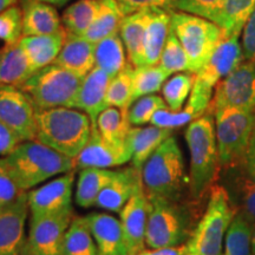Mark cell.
<instances>
[{"instance_id":"obj_1","label":"cell","mask_w":255,"mask_h":255,"mask_svg":"<svg viewBox=\"0 0 255 255\" xmlns=\"http://www.w3.org/2000/svg\"><path fill=\"white\" fill-rule=\"evenodd\" d=\"M186 141L190 154L188 188L191 200L201 201L214 186L220 168L214 113L205 115L188 124Z\"/></svg>"},{"instance_id":"obj_2","label":"cell","mask_w":255,"mask_h":255,"mask_svg":"<svg viewBox=\"0 0 255 255\" xmlns=\"http://www.w3.org/2000/svg\"><path fill=\"white\" fill-rule=\"evenodd\" d=\"M91 133L90 117L78 109L53 108L37 114V141L72 159L84 149Z\"/></svg>"},{"instance_id":"obj_3","label":"cell","mask_w":255,"mask_h":255,"mask_svg":"<svg viewBox=\"0 0 255 255\" xmlns=\"http://www.w3.org/2000/svg\"><path fill=\"white\" fill-rule=\"evenodd\" d=\"M4 158L14 181L23 191L56 175L75 170L72 158L53 150L37 139L21 142Z\"/></svg>"},{"instance_id":"obj_4","label":"cell","mask_w":255,"mask_h":255,"mask_svg":"<svg viewBox=\"0 0 255 255\" xmlns=\"http://www.w3.org/2000/svg\"><path fill=\"white\" fill-rule=\"evenodd\" d=\"M142 182L149 200L181 201L188 177L183 155L174 136L162 143L141 170Z\"/></svg>"},{"instance_id":"obj_5","label":"cell","mask_w":255,"mask_h":255,"mask_svg":"<svg viewBox=\"0 0 255 255\" xmlns=\"http://www.w3.org/2000/svg\"><path fill=\"white\" fill-rule=\"evenodd\" d=\"M150 201L145 245L150 250L187 245L193 234L194 216L182 201L155 199Z\"/></svg>"},{"instance_id":"obj_6","label":"cell","mask_w":255,"mask_h":255,"mask_svg":"<svg viewBox=\"0 0 255 255\" xmlns=\"http://www.w3.org/2000/svg\"><path fill=\"white\" fill-rule=\"evenodd\" d=\"M237 210L222 186H213L202 218L187 242L188 255H221L226 235Z\"/></svg>"},{"instance_id":"obj_7","label":"cell","mask_w":255,"mask_h":255,"mask_svg":"<svg viewBox=\"0 0 255 255\" xmlns=\"http://www.w3.org/2000/svg\"><path fill=\"white\" fill-rule=\"evenodd\" d=\"M83 78L51 64L34 72L19 87L26 94L37 111L53 108H73Z\"/></svg>"},{"instance_id":"obj_8","label":"cell","mask_w":255,"mask_h":255,"mask_svg":"<svg viewBox=\"0 0 255 255\" xmlns=\"http://www.w3.org/2000/svg\"><path fill=\"white\" fill-rule=\"evenodd\" d=\"M220 167H244L253 135L254 113L238 109L214 111Z\"/></svg>"},{"instance_id":"obj_9","label":"cell","mask_w":255,"mask_h":255,"mask_svg":"<svg viewBox=\"0 0 255 255\" xmlns=\"http://www.w3.org/2000/svg\"><path fill=\"white\" fill-rule=\"evenodd\" d=\"M171 30L187 52L193 73L205 65L220 41L226 38L214 21L182 11H171Z\"/></svg>"},{"instance_id":"obj_10","label":"cell","mask_w":255,"mask_h":255,"mask_svg":"<svg viewBox=\"0 0 255 255\" xmlns=\"http://www.w3.org/2000/svg\"><path fill=\"white\" fill-rule=\"evenodd\" d=\"M255 111V63L245 60L216 85L209 109Z\"/></svg>"},{"instance_id":"obj_11","label":"cell","mask_w":255,"mask_h":255,"mask_svg":"<svg viewBox=\"0 0 255 255\" xmlns=\"http://www.w3.org/2000/svg\"><path fill=\"white\" fill-rule=\"evenodd\" d=\"M38 111L30 97L13 85H0V122L12 130L21 142L37 137Z\"/></svg>"},{"instance_id":"obj_12","label":"cell","mask_w":255,"mask_h":255,"mask_svg":"<svg viewBox=\"0 0 255 255\" xmlns=\"http://www.w3.org/2000/svg\"><path fill=\"white\" fill-rule=\"evenodd\" d=\"M73 215L71 207L56 214L31 218L25 255H62L64 237Z\"/></svg>"},{"instance_id":"obj_13","label":"cell","mask_w":255,"mask_h":255,"mask_svg":"<svg viewBox=\"0 0 255 255\" xmlns=\"http://www.w3.org/2000/svg\"><path fill=\"white\" fill-rule=\"evenodd\" d=\"M30 212L27 193L23 191L11 205L0 209V255H25V223Z\"/></svg>"},{"instance_id":"obj_14","label":"cell","mask_w":255,"mask_h":255,"mask_svg":"<svg viewBox=\"0 0 255 255\" xmlns=\"http://www.w3.org/2000/svg\"><path fill=\"white\" fill-rule=\"evenodd\" d=\"M149 212L150 201L146 196L142 182L120 213V221L129 255H135L145 250V233Z\"/></svg>"},{"instance_id":"obj_15","label":"cell","mask_w":255,"mask_h":255,"mask_svg":"<svg viewBox=\"0 0 255 255\" xmlns=\"http://www.w3.org/2000/svg\"><path fill=\"white\" fill-rule=\"evenodd\" d=\"M75 171H69L38 189L27 193L31 218L56 214L71 208Z\"/></svg>"},{"instance_id":"obj_16","label":"cell","mask_w":255,"mask_h":255,"mask_svg":"<svg viewBox=\"0 0 255 255\" xmlns=\"http://www.w3.org/2000/svg\"><path fill=\"white\" fill-rule=\"evenodd\" d=\"M129 161H131V152L128 145H115L105 141L96 128H92L91 137L84 149L73 158L75 170L85 168L109 169L120 167Z\"/></svg>"},{"instance_id":"obj_17","label":"cell","mask_w":255,"mask_h":255,"mask_svg":"<svg viewBox=\"0 0 255 255\" xmlns=\"http://www.w3.org/2000/svg\"><path fill=\"white\" fill-rule=\"evenodd\" d=\"M244 62V52L239 37L225 38L213 51L212 56L195 76L209 87L216 85Z\"/></svg>"},{"instance_id":"obj_18","label":"cell","mask_w":255,"mask_h":255,"mask_svg":"<svg viewBox=\"0 0 255 255\" xmlns=\"http://www.w3.org/2000/svg\"><path fill=\"white\" fill-rule=\"evenodd\" d=\"M141 183V170L132 165L117 170L111 182L101 191L95 206L114 213H121Z\"/></svg>"},{"instance_id":"obj_19","label":"cell","mask_w":255,"mask_h":255,"mask_svg":"<svg viewBox=\"0 0 255 255\" xmlns=\"http://www.w3.org/2000/svg\"><path fill=\"white\" fill-rule=\"evenodd\" d=\"M100 255H129L120 220L105 213L85 216Z\"/></svg>"},{"instance_id":"obj_20","label":"cell","mask_w":255,"mask_h":255,"mask_svg":"<svg viewBox=\"0 0 255 255\" xmlns=\"http://www.w3.org/2000/svg\"><path fill=\"white\" fill-rule=\"evenodd\" d=\"M95 43L66 31L63 47L53 64L84 78L95 68Z\"/></svg>"},{"instance_id":"obj_21","label":"cell","mask_w":255,"mask_h":255,"mask_svg":"<svg viewBox=\"0 0 255 255\" xmlns=\"http://www.w3.org/2000/svg\"><path fill=\"white\" fill-rule=\"evenodd\" d=\"M111 78L113 77H110L107 72L96 66L83 78L75 109L83 111L90 117L92 128H96L97 117L107 108L105 97Z\"/></svg>"},{"instance_id":"obj_22","label":"cell","mask_w":255,"mask_h":255,"mask_svg":"<svg viewBox=\"0 0 255 255\" xmlns=\"http://www.w3.org/2000/svg\"><path fill=\"white\" fill-rule=\"evenodd\" d=\"M66 37V30L45 36L23 37L19 45L23 49L32 71L37 72L55 63L62 50Z\"/></svg>"},{"instance_id":"obj_23","label":"cell","mask_w":255,"mask_h":255,"mask_svg":"<svg viewBox=\"0 0 255 255\" xmlns=\"http://www.w3.org/2000/svg\"><path fill=\"white\" fill-rule=\"evenodd\" d=\"M170 28L171 11L161 8L149 9L143 43V65H157Z\"/></svg>"},{"instance_id":"obj_24","label":"cell","mask_w":255,"mask_h":255,"mask_svg":"<svg viewBox=\"0 0 255 255\" xmlns=\"http://www.w3.org/2000/svg\"><path fill=\"white\" fill-rule=\"evenodd\" d=\"M23 37L45 36L63 30L62 18L55 6L38 0L23 1Z\"/></svg>"},{"instance_id":"obj_25","label":"cell","mask_w":255,"mask_h":255,"mask_svg":"<svg viewBox=\"0 0 255 255\" xmlns=\"http://www.w3.org/2000/svg\"><path fill=\"white\" fill-rule=\"evenodd\" d=\"M173 130L155 126L132 127L127 137V145L131 152V165L142 170L143 165L165 139L173 136Z\"/></svg>"},{"instance_id":"obj_26","label":"cell","mask_w":255,"mask_h":255,"mask_svg":"<svg viewBox=\"0 0 255 255\" xmlns=\"http://www.w3.org/2000/svg\"><path fill=\"white\" fill-rule=\"evenodd\" d=\"M233 171L227 190L229 200L238 214L244 216L252 226L255 223V178L241 167L232 168Z\"/></svg>"},{"instance_id":"obj_27","label":"cell","mask_w":255,"mask_h":255,"mask_svg":"<svg viewBox=\"0 0 255 255\" xmlns=\"http://www.w3.org/2000/svg\"><path fill=\"white\" fill-rule=\"evenodd\" d=\"M149 9L124 15L120 24V36L127 51V57L133 68L143 65V43Z\"/></svg>"},{"instance_id":"obj_28","label":"cell","mask_w":255,"mask_h":255,"mask_svg":"<svg viewBox=\"0 0 255 255\" xmlns=\"http://www.w3.org/2000/svg\"><path fill=\"white\" fill-rule=\"evenodd\" d=\"M127 51L120 30L96 43L95 66L115 77L127 68Z\"/></svg>"},{"instance_id":"obj_29","label":"cell","mask_w":255,"mask_h":255,"mask_svg":"<svg viewBox=\"0 0 255 255\" xmlns=\"http://www.w3.org/2000/svg\"><path fill=\"white\" fill-rule=\"evenodd\" d=\"M117 170L102 168H85L78 175L76 187V203L83 208L96 205L101 191L111 182Z\"/></svg>"},{"instance_id":"obj_30","label":"cell","mask_w":255,"mask_h":255,"mask_svg":"<svg viewBox=\"0 0 255 255\" xmlns=\"http://www.w3.org/2000/svg\"><path fill=\"white\" fill-rule=\"evenodd\" d=\"M33 71L20 45L5 46L0 51V85L20 87Z\"/></svg>"},{"instance_id":"obj_31","label":"cell","mask_w":255,"mask_h":255,"mask_svg":"<svg viewBox=\"0 0 255 255\" xmlns=\"http://www.w3.org/2000/svg\"><path fill=\"white\" fill-rule=\"evenodd\" d=\"M129 109L108 107L96 121V129L105 141L115 145H126L127 137L131 129Z\"/></svg>"},{"instance_id":"obj_32","label":"cell","mask_w":255,"mask_h":255,"mask_svg":"<svg viewBox=\"0 0 255 255\" xmlns=\"http://www.w3.org/2000/svg\"><path fill=\"white\" fill-rule=\"evenodd\" d=\"M255 9V0H223L215 24L222 28L226 38L240 37L245 24Z\"/></svg>"},{"instance_id":"obj_33","label":"cell","mask_w":255,"mask_h":255,"mask_svg":"<svg viewBox=\"0 0 255 255\" xmlns=\"http://www.w3.org/2000/svg\"><path fill=\"white\" fill-rule=\"evenodd\" d=\"M123 17L116 0H100V6L94 23L83 34V37L95 44L98 43L120 30V24Z\"/></svg>"},{"instance_id":"obj_34","label":"cell","mask_w":255,"mask_h":255,"mask_svg":"<svg viewBox=\"0 0 255 255\" xmlns=\"http://www.w3.org/2000/svg\"><path fill=\"white\" fill-rule=\"evenodd\" d=\"M62 255H100L85 216L73 218L64 237Z\"/></svg>"},{"instance_id":"obj_35","label":"cell","mask_w":255,"mask_h":255,"mask_svg":"<svg viewBox=\"0 0 255 255\" xmlns=\"http://www.w3.org/2000/svg\"><path fill=\"white\" fill-rule=\"evenodd\" d=\"M100 0H77L64 11L63 27L70 33L83 36L94 23Z\"/></svg>"},{"instance_id":"obj_36","label":"cell","mask_w":255,"mask_h":255,"mask_svg":"<svg viewBox=\"0 0 255 255\" xmlns=\"http://www.w3.org/2000/svg\"><path fill=\"white\" fill-rule=\"evenodd\" d=\"M168 75L158 65H142L132 70V103L144 96L154 95L163 88Z\"/></svg>"},{"instance_id":"obj_37","label":"cell","mask_w":255,"mask_h":255,"mask_svg":"<svg viewBox=\"0 0 255 255\" xmlns=\"http://www.w3.org/2000/svg\"><path fill=\"white\" fill-rule=\"evenodd\" d=\"M221 255H253L252 225L238 213L228 228Z\"/></svg>"},{"instance_id":"obj_38","label":"cell","mask_w":255,"mask_h":255,"mask_svg":"<svg viewBox=\"0 0 255 255\" xmlns=\"http://www.w3.org/2000/svg\"><path fill=\"white\" fill-rule=\"evenodd\" d=\"M194 81H195V73L193 72L175 73L173 77L165 81L162 88V95L168 109L173 111L183 109L184 103L190 96Z\"/></svg>"},{"instance_id":"obj_39","label":"cell","mask_w":255,"mask_h":255,"mask_svg":"<svg viewBox=\"0 0 255 255\" xmlns=\"http://www.w3.org/2000/svg\"><path fill=\"white\" fill-rule=\"evenodd\" d=\"M132 70L131 64H128L127 68L119 75L111 78L108 87L105 105L115 107L119 109H129L132 104Z\"/></svg>"},{"instance_id":"obj_40","label":"cell","mask_w":255,"mask_h":255,"mask_svg":"<svg viewBox=\"0 0 255 255\" xmlns=\"http://www.w3.org/2000/svg\"><path fill=\"white\" fill-rule=\"evenodd\" d=\"M158 65L168 75H174L178 72H190V63L187 52L171 28L164 49L162 51Z\"/></svg>"},{"instance_id":"obj_41","label":"cell","mask_w":255,"mask_h":255,"mask_svg":"<svg viewBox=\"0 0 255 255\" xmlns=\"http://www.w3.org/2000/svg\"><path fill=\"white\" fill-rule=\"evenodd\" d=\"M23 38V9L11 6L0 13V40L5 46L17 45Z\"/></svg>"},{"instance_id":"obj_42","label":"cell","mask_w":255,"mask_h":255,"mask_svg":"<svg viewBox=\"0 0 255 255\" xmlns=\"http://www.w3.org/2000/svg\"><path fill=\"white\" fill-rule=\"evenodd\" d=\"M167 104L163 97L157 95H149L138 98L129 108V120L131 126L141 127L150 123L154 115L158 110L165 109Z\"/></svg>"},{"instance_id":"obj_43","label":"cell","mask_w":255,"mask_h":255,"mask_svg":"<svg viewBox=\"0 0 255 255\" xmlns=\"http://www.w3.org/2000/svg\"><path fill=\"white\" fill-rule=\"evenodd\" d=\"M223 0H177L176 8L215 21L221 11Z\"/></svg>"},{"instance_id":"obj_44","label":"cell","mask_w":255,"mask_h":255,"mask_svg":"<svg viewBox=\"0 0 255 255\" xmlns=\"http://www.w3.org/2000/svg\"><path fill=\"white\" fill-rule=\"evenodd\" d=\"M195 120V115L190 113L187 108H183V109L180 111H173L168 109V108H165V109L158 110L157 113L154 115L150 123L155 127L163 128V129H169L174 131L177 128L187 126V124L191 123Z\"/></svg>"},{"instance_id":"obj_45","label":"cell","mask_w":255,"mask_h":255,"mask_svg":"<svg viewBox=\"0 0 255 255\" xmlns=\"http://www.w3.org/2000/svg\"><path fill=\"white\" fill-rule=\"evenodd\" d=\"M23 193L12 176L5 158H0V209L11 205Z\"/></svg>"},{"instance_id":"obj_46","label":"cell","mask_w":255,"mask_h":255,"mask_svg":"<svg viewBox=\"0 0 255 255\" xmlns=\"http://www.w3.org/2000/svg\"><path fill=\"white\" fill-rule=\"evenodd\" d=\"M116 1L123 15L151 8L173 11V8H176L177 4V0H116Z\"/></svg>"},{"instance_id":"obj_47","label":"cell","mask_w":255,"mask_h":255,"mask_svg":"<svg viewBox=\"0 0 255 255\" xmlns=\"http://www.w3.org/2000/svg\"><path fill=\"white\" fill-rule=\"evenodd\" d=\"M241 46L244 59L255 63V9L244 26Z\"/></svg>"},{"instance_id":"obj_48","label":"cell","mask_w":255,"mask_h":255,"mask_svg":"<svg viewBox=\"0 0 255 255\" xmlns=\"http://www.w3.org/2000/svg\"><path fill=\"white\" fill-rule=\"evenodd\" d=\"M21 143V139L0 122V156L6 157Z\"/></svg>"},{"instance_id":"obj_49","label":"cell","mask_w":255,"mask_h":255,"mask_svg":"<svg viewBox=\"0 0 255 255\" xmlns=\"http://www.w3.org/2000/svg\"><path fill=\"white\" fill-rule=\"evenodd\" d=\"M187 246H180L174 248H162V250H144L135 255H186Z\"/></svg>"},{"instance_id":"obj_50","label":"cell","mask_w":255,"mask_h":255,"mask_svg":"<svg viewBox=\"0 0 255 255\" xmlns=\"http://www.w3.org/2000/svg\"><path fill=\"white\" fill-rule=\"evenodd\" d=\"M244 168L246 169V171L252 177L255 178V137H252L251 139Z\"/></svg>"},{"instance_id":"obj_51","label":"cell","mask_w":255,"mask_h":255,"mask_svg":"<svg viewBox=\"0 0 255 255\" xmlns=\"http://www.w3.org/2000/svg\"><path fill=\"white\" fill-rule=\"evenodd\" d=\"M17 1H19V0H0V13L11 7V6H14L17 4Z\"/></svg>"},{"instance_id":"obj_52","label":"cell","mask_w":255,"mask_h":255,"mask_svg":"<svg viewBox=\"0 0 255 255\" xmlns=\"http://www.w3.org/2000/svg\"><path fill=\"white\" fill-rule=\"evenodd\" d=\"M23 1H26V0H23ZM38 1L46 2V4H50L56 7V6H63V5L68 4L70 0H38Z\"/></svg>"},{"instance_id":"obj_53","label":"cell","mask_w":255,"mask_h":255,"mask_svg":"<svg viewBox=\"0 0 255 255\" xmlns=\"http://www.w3.org/2000/svg\"><path fill=\"white\" fill-rule=\"evenodd\" d=\"M252 250H253V255H255V223L252 226Z\"/></svg>"},{"instance_id":"obj_54","label":"cell","mask_w":255,"mask_h":255,"mask_svg":"<svg viewBox=\"0 0 255 255\" xmlns=\"http://www.w3.org/2000/svg\"><path fill=\"white\" fill-rule=\"evenodd\" d=\"M252 137H255V111H254V127H253V135Z\"/></svg>"},{"instance_id":"obj_55","label":"cell","mask_w":255,"mask_h":255,"mask_svg":"<svg viewBox=\"0 0 255 255\" xmlns=\"http://www.w3.org/2000/svg\"><path fill=\"white\" fill-rule=\"evenodd\" d=\"M186 255H188V254H186Z\"/></svg>"}]
</instances>
